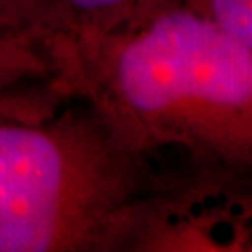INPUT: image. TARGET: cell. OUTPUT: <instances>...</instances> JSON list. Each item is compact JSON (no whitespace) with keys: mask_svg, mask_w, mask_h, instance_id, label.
Wrapping results in <instances>:
<instances>
[{"mask_svg":"<svg viewBox=\"0 0 252 252\" xmlns=\"http://www.w3.org/2000/svg\"><path fill=\"white\" fill-rule=\"evenodd\" d=\"M131 146L101 110L0 122V252L105 243L135 189Z\"/></svg>","mask_w":252,"mask_h":252,"instance_id":"cell-1","label":"cell"},{"mask_svg":"<svg viewBox=\"0 0 252 252\" xmlns=\"http://www.w3.org/2000/svg\"><path fill=\"white\" fill-rule=\"evenodd\" d=\"M142 0H0V17L49 49L114 32Z\"/></svg>","mask_w":252,"mask_h":252,"instance_id":"cell-2","label":"cell"},{"mask_svg":"<svg viewBox=\"0 0 252 252\" xmlns=\"http://www.w3.org/2000/svg\"><path fill=\"white\" fill-rule=\"evenodd\" d=\"M53 77L56 67L49 49L0 17V92Z\"/></svg>","mask_w":252,"mask_h":252,"instance_id":"cell-3","label":"cell"},{"mask_svg":"<svg viewBox=\"0 0 252 252\" xmlns=\"http://www.w3.org/2000/svg\"><path fill=\"white\" fill-rule=\"evenodd\" d=\"M67 97V92L56 77L19 84L0 92V122L13 118L47 116Z\"/></svg>","mask_w":252,"mask_h":252,"instance_id":"cell-4","label":"cell"},{"mask_svg":"<svg viewBox=\"0 0 252 252\" xmlns=\"http://www.w3.org/2000/svg\"><path fill=\"white\" fill-rule=\"evenodd\" d=\"M215 23L252 51V0H213Z\"/></svg>","mask_w":252,"mask_h":252,"instance_id":"cell-5","label":"cell"}]
</instances>
